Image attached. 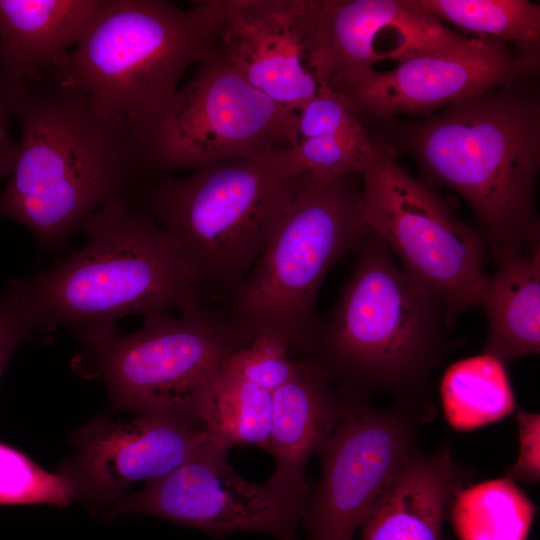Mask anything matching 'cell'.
Returning a JSON list of instances; mask_svg holds the SVG:
<instances>
[{"instance_id": "6da1fadb", "label": "cell", "mask_w": 540, "mask_h": 540, "mask_svg": "<svg viewBox=\"0 0 540 540\" xmlns=\"http://www.w3.org/2000/svg\"><path fill=\"white\" fill-rule=\"evenodd\" d=\"M14 116L21 133L0 217L22 224L44 247L63 243L148 177L137 136L55 74L23 91Z\"/></svg>"}, {"instance_id": "7a4b0ae2", "label": "cell", "mask_w": 540, "mask_h": 540, "mask_svg": "<svg viewBox=\"0 0 540 540\" xmlns=\"http://www.w3.org/2000/svg\"><path fill=\"white\" fill-rule=\"evenodd\" d=\"M536 75L446 106L397 127L396 146L431 182L457 192L495 256L540 244L536 182L540 97Z\"/></svg>"}, {"instance_id": "3957f363", "label": "cell", "mask_w": 540, "mask_h": 540, "mask_svg": "<svg viewBox=\"0 0 540 540\" xmlns=\"http://www.w3.org/2000/svg\"><path fill=\"white\" fill-rule=\"evenodd\" d=\"M81 229V250L5 288L32 333L206 307L208 294L180 243L130 195L107 203Z\"/></svg>"}, {"instance_id": "277c9868", "label": "cell", "mask_w": 540, "mask_h": 540, "mask_svg": "<svg viewBox=\"0 0 540 540\" xmlns=\"http://www.w3.org/2000/svg\"><path fill=\"white\" fill-rule=\"evenodd\" d=\"M355 253L350 278L326 321L300 349L344 396L383 392L414 407L447 352L448 327L438 299L394 261L372 230Z\"/></svg>"}, {"instance_id": "5b68a950", "label": "cell", "mask_w": 540, "mask_h": 540, "mask_svg": "<svg viewBox=\"0 0 540 540\" xmlns=\"http://www.w3.org/2000/svg\"><path fill=\"white\" fill-rule=\"evenodd\" d=\"M369 232L361 175L299 174L256 263L222 312L252 337L276 336L299 350L315 327L327 273Z\"/></svg>"}, {"instance_id": "8992f818", "label": "cell", "mask_w": 540, "mask_h": 540, "mask_svg": "<svg viewBox=\"0 0 540 540\" xmlns=\"http://www.w3.org/2000/svg\"><path fill=\"white\" fill-rule=\"evenodd\" d=\"M290 147L140 185L142 206L180 243L207 294L228 300L256 263L299 175Z\"/></svg>"}, {"instance_id": "52a82bcc", "label": "cell", "mask_w": 540, "mask_h": 540, "mask_svg": "<svg viewBox=\"0 0 540 540\" xmlns=\"http://www.w3.org/2000/svg\"><path fill=\"white\" fill-rule=\"evenodd\" d=\"M208 51L199 1L182 9L163 0H104L55 75L140 141L167 111L187 68Z\"/></svg>"}, {"instance_id": "ba28073f", "label": "cell", "mask_w": 540, "mask_h": 540, "mask_svg": "<svg viewBox=\"0 0 540 540\" xmlns=\"http://www.w3.org/2000/svg\"><path fill=\"white\" fill-rule=\"evenodd\" d=\"M75 333L117 408L197 423L209 385L230 356L253 339L222 311L207 307L179 316L146 315L133 333L116 325Z\"/></svg>"}, {"instance_id": "9c48e42d", "label": "cell", "mask_w": 540, "mask_h": 540, "mask_svg": "<svg viewBox=\"0 0 540 540\" xmlns=\"http://www.w3.org/2000/svg\"><path fill=\"white\" fill-rule=\"evenodd\" d=\"M361 201L367 226L402 269L438 299L448 328L464 310L481 307L489 280L484 238L382 142L361 173Z\"/></svg>"}, {"instance_id": "30bf717a", "label": "cell", "mask_w": 540, "mask_h": 540, "mask_svg": "<svg viewBox=\"0 0 540 540\" xmlns=\"http://www.w3.org/2000/svg\"><path fill=\"white\" fill-rule=\"evenodd\" d=\"M297 112L207 56L167 111L141 137L150 176L286 148L298 142Z\"/></svg>"}, {"instance_id": "8fae6325", "label": "cell", "mask_w": 540, "mask_h": 540, "mask_svg": "<svg viewBox=\"0 0 540 540\" xmlns=\"http://www.w3.org/2000/svg\"><path fill=\"white\" fill-rule=\"evenodd\" d=\"M227 451L211 440L166 476L117 501L110 516L153 515L216 537L253 531L298 540L308 494L272 478L254 483L240 477Z\"/></svg>"}, {"instance_id": "7c38bea8", "label": "cell", "mask_w": 540, "mask_h": 540, "mask_svg": "<svg viewBox=\"0 0 540 540\" xmlns=\"http://www.w3.org/2000/svg\"><path fill=\"white\" fill-rule=\"evenodd\" d=\"M415 414L349 399L322 451V473L307 496L308 540H353L399 468L416 447Z\"/></svg>"}, {"instance_id": "4fadbf2b", "label": "cell", "mask_w": 540, "mask_h": 540, "mask_svg": "<svg viewBox=\"0 0 540 540\" xmlns=\"http://www.w3.org/2000/svg\"><path fill=\"white\" fill-rule=\"evenodd\" d=\"M308 64L319 85L342 91L385 60L399 63L466 37L416 0H299Z\"/></svg>"}, {"instance_id": "5bb4252c", "label": "cell", "mask_w": 540, "mask_h": 540, "mask_svg": "<svg viewBox=\"0 0 540 540\" xmlns=\"http://www.w3.org/2000/svg\"><path fill=\"white\" fill-rule=\"evenodd\" d=\"M539 60L487 37L423 53L388 71L375 70L342 90L359 118L391 120L424 114L509 82L536 75Z\"/></svg>"}, {"instance_id": "9a60e30c", "label": "cell", "mask_w": 540, "mask_h": 540, "mask_svg": "<svg viewBox=\"0 0 540 540\" xmlns=\"http://www.w3.org/2000/svg\"><path fill=\"white\" fill-rule=\"evenodd\" d=\"M209 51L252 87L298 111L319 90L299 0H204ZM206 56V57H207Z\"/></svg>"}, {"instance_id": "2e32d148", "label": "cell", "mask_w": 540, "mask_h": 540, "mask_svg": "<svg viewBox=\"0 0 540 540\" xmlns=\"http://www.w3.org/2000/svg\"><path fill=\"white\" fill-rule=\"evenodd\" d=\"M128 422L99 418L75 435V453L60 472L76 499L94 507L116 503L134 483L160 479L210 441L199 423L161 413Z\"/></svg>"}, {"instance_id": "e0dca14e", "label": "cell", "mask_w": 540, "mask_h": 540, "mask_svg": "<svg viewBox=\"0 0 540 540\" xmlns=\"http://www.w3.org/2000/svg\"><path fill=\"white\" fill-rule=\"evenodd\" d=\"M104 0H0V75L12 106L66 64Z\"/></svg>"}, {"instance_id": "ac0fdd59", "label": "cell", "mask_w": 540, "mask_h": 540, "mask_svg": "<svg viewBox=\"0 0 540 540\" xmlns=\"http://www.w3.org/2000/svg\"><path fill=\"white\" fill-rule=\"evenodd\" d=\"M466 481L448 448H417L361 525L360 540H442L446 513Z\"/></svg>"}, {"instance_id": "d6986e66", "label": "cell", "mask_w": 540, "mask_h": 540, "mask_svg": "<svg viewBox=\"0 0 540 540\" xmlns=\"http://www.w3.org/2000/svg\"><path fill=\"white\" fill-rule=\"evenodd\" d=\"M271 432L267 450L276 469L270 477L308 494L304 470L334 431L349 398L336 393L315 365L297 359L295 374L273 393Z\"/></svg>"}, {"instance_id": "ffe728a7", "label": "cell", "mask_w": 540, "mask_h": 540, "mask_svg": "<svg viewBox=\"0 0 540 540\" xmlns=\"http://www.w3.org/2000/svg\"><path fill=\"white\" fill-rule=\"evenodd\" d=\"M481 307L488 334L484 354L504 366L540 349V244L523 253L495 256Z\"/></svg>"}, {"instance_id": "44dd1931", "label": "cell", "mask_w": 540, "mask_h": 540, "mask_svg": "<svg viewBox=\"0 0 540 540\" xmlns=\"http://www.w3.org/2000/svg\"><path fill=\"white\" fill-rule=\"evenodd\" d=\"M443 411L457 431H469L494 423L516 408L505 366L482 354L452 364L440 385Z\"/></svg>"}, {"instance_id": "7402d4cb", "label": "cell", "mask_w": 540, "mask_h": 540, "mask_svg": "<svg viewBox=\"0 0 540 540\" xmlns=\"http://www.w3.org/2000/svg\"><path fill=\"white\" fill-rule=\"evenodd\" d=\"M272 405V392L222 369L206 390L197 416L210 439L227 450L244 444L267 449Z\"/></svg>"}, {"instance_id": "603a6c76", "label": "cell", "mask_w": 540, "mask_h": 540, "mask_svg": "<svg viewBox=\"0 0 540 540\" xmlns=\"http://www.w3.org/2000/svg\"><path fill=\"white\" fill-rule=\"evenodd\" d=\"M449 510L459 540H527L537 507L506 477L461 489Z\"/></svg>"}, {"instance_id": "cb8c5ba5", "label": "cell", "mask_w": 540, "mask_h": 540, "mask_svg": "<svg viewBox=\"0 0 540 540\" xmlns=\"http://www.w3.org/2000/svg\"><path fill=\"white\" fill-rule=\"evenodd\" d=\"M440 21L498 41L539 60L540 5L528 0H416Z\"/></svg>"}, {"instance_id": "d4e9b609", "label": "cell", "mask_w": 540, "mask_h": 540, "mask_svg": "<svg viewBox=\"0 0 540 540\" xmlns=\"http://www.w3.org/2000/svg\"><path fill=\"white\" fill-rule=\"evenodd\" d=\"M75 499L74 489L63 474L41 468L21 451L0 442V505L63 507Z\"/></svg>"}, {"instance_id": "484cf974", "label": "cell", "mask_w": 540, "mask_h": 540, "mask_svg": "<svg viewBox=\"0 0 540 540\" xmlns=\"http://www.w3.org/2000/svg\"><path fill=\"white\" fill-rule=\"evenodd\" d=\"M380 141L374 138L317 136L298 140L291 153L299 174H359L369 166L378 152Z\"/></svg>"}, {"instance_id": "4316f807", "label": "cell", "mask_w": 540, "mask_h": 540, "mask_svg": "<svg viewBox=\"0 0 540 540\" xmlns=\"http://www.w3.org/2000/svg\"><path fill=\"white\" fill-rule=\"evenodd\" d=\"M297 359L290 344L279 337L256 335L234 352L223 369L269 392L285 384L295 374Z\"/></svg>"}, {"instance_id": "83f0119b", "label": "cell", "mask_w": 540, "mask_h": 540, "mask_svg": "<svg viewBox=\"0 0 540 540\" xmlns=\"http://www.w3.org/2000/svg\"><path fill=\"white\" fill-rule=\"evenodd\" d=\"M298 140L317 136L369 138L370 133L346 95L326 85L297 111Z\"/></svg>"}, {"instance_id": "f1b7e54d", "label": "cell", "mask_w": 540, "mask_h": 540, "mask_svg": "<svg viewBox=\"0 0 540 540\" xmlns=\"http://www.w3.org/2000/svg\"><path fill=\"white\" fill-rule=\"evenodd\" d=\"M516 423L519 453L508 478L524 483H536L540 478V416L538 413L519 411L516 414Z\"/></svg>"}, {"instance_id": "f546056e", "label": "cell", "mask_w": 540, "mask_h": 540, "mask_svg": "<svg viewBox=\"0 0 540 540\" xmlns=\"http://www.w3.org/2000/svg\"><path fill=\"white\" fill-rule=\"evenodd\" d=\"M31 333L24 315L4 290L0 294V378L13 352Z\"/></svg>"}, {"instance_id": "4dcf8cb0", "label": "cell", "mask_w": 540, "mask_h": 540, "mask_svg": "<svg viewBox=\"0 0 540 540\" xmlns=\"http://www.w3.org/2000/svg\"><path fill=\"white\" fill-rule=\"evenodd\" d=\"M13 106L0 75V178L7 177L15 155L17 141L11 132Z\"/></svg>"}]
</instances>
